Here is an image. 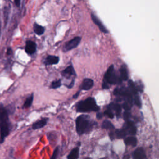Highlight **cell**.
Listing matches in <instances>:
<instances>
[{
  "mask_svg": "<svg viewBox=\"0 0 159 159\" xmlns=\"http://www.w3.org/2000/svg\"><path fill=\"white\" fill-rule=\"evenodd\" d=\"M116 135L117 138H119V139H121V138H123L124 137L126 136V135L127 134L125 129L124 128L122 129H117L116 130Z\"/></svg>",
  "mask_w": 159,
  "mask_h": 159,
  "instance_id": "21",
  "label": "cell"
},
{
  "mask_svg": "<svg viewBox=\"0 0 159 159\" xmlns=\"http://www.w3.org/2000/svg\"><path fill=\"white\" fill-rule=\"evenodd\" d=\"M122 106L125 111H129V109H130V108L132 107V103L129 102L128 101H126L123 103Z\"/></svg>",
  "mask_w": 159,
  "mask_h": 159,
  "instance_id": "25",
  "label": "cell"
},
{
  "mask_svg": "<svg viewBox=\"0 0 159 159\" xmlns=\"http://www.w3.org/2000/svg\"><path fill=\"white\" fill-rule=\"evenodd\" d=\"M129 158H130L129 155H124L123 159H129Z\"/></svg>",
  "mask_w": 159,
  "mask_h": 159,
  "instance_id": "34",
  "label": "cell"
},
{
  "mask_svg": "<svg viewBox=\"0 0 159 159\" xmlns=\"http://www.w3.org/2000/svg\"><path fill=\"white\" fill-rule=\"evenodd\" d=\"M79 157V148H74L68 155V159H78Z\"/></svg>",
  "mask_w": 159,
  "mask_h": 159,
  "instance_id": "18",
  "label": "cell"
},
{
  "mask_svg": "<svg viewBox=\"0 0 159 159\" xmlns=\"http://www.w3.org/2000/svg\"><path fill=\"white\" fill-rule=\"evenodd\" d=\"M61 85V80H58L57 81H54L51 84V88L55 89V88H59L60 86Z\"/></svg>",
  "mask_w": 159,
  "mask_h": 159,
  "instance_id": "23",
  "label": "cell"
},
{
  "mask_svg": "<svg viewBox=\"0 0 159 159\" xmlns=\"http://www.w3.org/2000/svg\"><path fill=\"white\" fill-rule=\"evenodd\" d=\"M25 50V52L29 55H32L36 51V43L31 40L27 41Z\"/></svg>",
  "mask_w": 159,
  "mask_h": 159,
  "instance_id": "9",
  "label": "cell"
},
{
  "mask_svg": "<svg viewBox=\"0 0 159 159\" xmlns=\"http://www.w3.org/2000/svg\"><path fill=\"white\" fill-rule=\"evenodd\" d=\"M101 159H104V158H101Z\"/></svg>",
  "mask_w": 159,
  "mask_h": 159,
  "instance_id": "37",
  "label": "cell"
},
{
  "mask_svg": "<svg viewBox=\"0 0 159 159\" xmlns=\"http://www.w3.org/2000/svg\"><path fill=\"white\" fill-rule=\"evenodd\" d=\"M134 159H145V153L143 148L139 147L137 148L132 154Z\"/></svg>",
  "mask_w": 159,
  "mask_h": 159,
  "instance_id": "11",
  "label": "cell"
},
{
  "mask_svg": "<svg viewBox=\"0 0 159 159\" xmlns=\"http://www.w3.org/2000/svg\"><path fill=\"white\" fill-rule=\"evenodd\" d=\"M12 51L11 48H8L7 50V55H11L12 53Z\"/></svg>",
  "mask_w": 159,
  "mask_h": 159,
  "instance_id": "32",
  "label": "cell"
},
{
  "mask_svg": "<svg viewBox=\"0 0 159 159\" xmlns=\"http://www.w3.org/2000/svg\"><path fill=\"white\" fill-rule=\"evenodd\" d=\"M73 85H74V80H73L71 81V83L68 86V88H72V87L73 86Z\"/></svg>",
  "mask_w": 159,
  "mask_h": 159,
  "instance_id": "31",
  "label": "cell"
},
{
  "mask_svg": "<svg viewBox=\"0 0 159 159\" xmlns=\"http://www.w3.org/2000/svg\"><path fill=\"white\" fill-rule=\"evenodd\" d=\"M122 80L120 78H117L115 74V70L114 65H111L107 71L106 72L104 76V81L102 84V87L104 89H108L109 84H112L116 82L120 83Z\"/></svg>",
  "mask_w": 159,
  "mask_h": 159,
  "instance_id": "3",
  "label": "cell"
},
{
  "mask_svg": "<svg viewBox=\"0 0 159 159\" xmlns=\"http://www.w3.org/2000/svg\"><path fill=\"white\" fill-rule=\"evenodd\" d=\"M124 119L125 120H128L130 118V112L129 111H125L124 112Z\"/></svg>",
  "mask_w": 159,
  "mask_h": 159,
  "instance_id": "28",
  "label": "cell"
},
{
  "mask_svg": "<svg viewBox=\"0 0 159 159\" xmlns=\"http://www.w3.org/2000/svg\"><path fill=\"white\" fill-rule=\"evenodd\" d=\"M10 125L8 112L2 104H0V143H2L9 135Z\"/></svg>",
  "mask_w": 159,
  "mask_h": 159,
  "instance_id": "1",
  "label": "cell"
},
{
  "mask_svg": "<svg viewBox=\"0 0 159 159\" xmlns=\"http://www.w3.org/2000/svg\"><path fill=\"white\" fill-rule=\"evenodd\" d=\"M79 94H80V91H78L75 95H74V96H73V98H76L78 97V96L79 95Z\"/></svg>",
  "mask_w": 159,
  "mask_h": 159,
  "instance_id": "35",
  "label": "cell"
},
{
  "mask_svg": "<svg viewBox=\"0 0 159 159\" xmlns=\"http://www.w3.org/2000/svg\"><path fill=\"white\" fill-rule=\"evenodd\" d=\"M63 76L65 77L66 78H69L70 76L75 75V71L73 68V67L70 65L68 66L67 68H66L61 73Z\"/></svg>",
  "mask_w": 159,
  "mask_h": 159,
  "instance_id": "13",
  "label": "cell"
},
{
  "mask_svg": "<svg viewBox=\"0 0 159 159\" xmlns=\"http://www.w3.org/2000/svg\"><path fill=\"white\" fill-rule=\"evenodd\" d=\"M109 138L111 140H112L114 139V132L111 130L109 133Z\"/></svg>",
  "mask_w": 159,
  "mask_h": 159,
  "instance_id": "29",
  "label": "cell"
},
{
  "mask_svg": "<svg viewBox=\"0 0 159 159\" xmlns=\"http://www.w3.org/2000/svg\"><path fill=\"white\" fill-rule=\"evenodd\" d=\"M114 94L116 96H122L126 97L128 101H133L132 94L129 88H127L125 87H122L120 88H116L114 91Z\"/></svg>",
  "mask_w": 159,
  "mask_h": 159,
  "instance_id": "5",
  "label": "cell"
},
{
  "mask_svg": "<svg viewBox=\"0 0 159 159\" xmlns=\"http://www.w3.org/2000/svg\"><path fill=\"white\" fill-rule=\"evenodd\" d=\"M124 143L127 145H131L132 147H135L137 145V140L135 137L131 136V137H126L124 140Z\"/></svg>",
  "mask_w": 159,
  "mask_h": 159,
  "instance_id": "17",
  "label": "cell"
},
{
  "mask_svg": "<svg viewBox=\"0 0 159 159\" xmlns=\"http://www.w3.org/2000/svg\"><path fill=\"white\" fill-rule=\"evenodd\" d=\"M127 134H130V135H134L136 134V127L135 126L133 122L132 121H130V120H127L126 121V124L125 125V127H124Z\"/></svg>",
  "mask_w": 159,
  "mask_h": 159,
  "instance_id": "8",
  "label": "cell"
},
{
  "mask_svg": "<svg viewBox=\"0 0 159 159\" xmlns=\"http://www.w3.org/2000/svg\"><path fill=\"white\" fill-rule=\"evenodd\" d=\"M58 153H59V148H58V147H57V148L54 150V152H53V155H52V156L51 157L50 159H57V156H58Z\"/></svg>",
  "mask_w": 159,
  "mask_h": 159,
  "instance_id": "27",
  "label": "cell"
},
{
  "mask_svg": "<svg viewBox=\"0 0 159 159\" xmlns=\"http://www.w3.org/2000/svg\"><path fill=\"white\" fill-rule=\"evenodd\" d=\"M91 19H92V20L93 21V22L98 27V28L99 29V30L101 32H102L104 33H106V34L109 33V31L107 29V28L104 25V24L102 23V22L100 20V19H98L95 14L91 13Z\"/></svg>",
  "mask_w": 159,
  "mask_h": 159,
  "instance_id": "7",
  "label": "cell"
},
{
  "mask_svg": "<svg viewBox=\"0 0 159 159\" xmlns=\"http://www.w3.org/2000/svg\"><path fill=\"white\" fill-rule=\"evenodd\" d=\"M135 104L139 107H141V101H140V99L139 98V96H138V94H135L134 95V98L133 99Z\"/></svg>",
  "mask_w": 159,
  "mask_h": 159,
  "instance_id": "24",
  "label": "cell"
},
{
  "mask_svg": "<svg viewBox=\"0 0 159 159\" xmlns=\"http://www.w3.org/2000/svg\"><path fill=\"white\" fill-rule=\"evenodd\" d=\"M96 117L98 119H101L102 117V114L100 112H98L97 114H96Z\"/></svg>",
  "mask_w": 159,
  "mask_h": 159,
  "instance_id": "30",
  "label": "cell"
},
{
  "mask_svg": "<svg viewBox=\"0 0 159 159\" xmlns=\"http://www.w3.org/2000/svg\"><path fill=\"white\" fill-rule=\"evenodd\" d=\"M85 159H91V158H86Z\"/></svg>",
  "mask_w": 159,
  "mask_h": 159,
  "instance_id": "36",
  "label": "cell"
},
{
  "mask_svg": "<svg viewBox=\"0 0 159 159\" xmlns=\"http://www.w3.org/2000/svg\"><path fill=\"white\" fill-rule=\"evenodd\" d=\"M102 127L104 128V129H108V130H112L114 129V125L111 122H109V120H104L103 122H102Z\"/></svg>",
  "mask_w": 159,
  "mask_h": 159,
  "instance_id": "22",
  "label": "cell"
},
{
  "mask_svg": "<svg viewBox=\"0 0 159 159\" xmlns=\"http://www.w3.org/2000/svg\"><path fill=\"white\" fill-rule=\"evenodd\" d=\"M81 39L80 37H74L73 39H72L71 40L66 42L65 44V45L63 46V52H66L72 50L73 48H76L80 43Z\"/></svg>",
  "mask_w": 159,
  "mask_h": 159,
  "instance_id": "6",
  "label": "cell"
},
{
  "mask_svg": "<svg viewBox=\"0 0 159 159\" xmlns=\"http://www.w3.org/2000/svg\"><path fill=\"white\" fill-rule=\"evenodd\" d=\"M47 120H48L47 118H43L40 120H37V122H35L32 124V129L35 130L40 128H42L47 124Z\"/></svg>",
  "mask_w": 159,
  "mask_h": 159,
  "instance_id": "14",
  "label": "cell"
},
{
  "mask_svg": "<svg viewBox=\"0 0 159 159\" xmlns=\"http://www.w3.org/2000/svg\"><path fill=\"white\" fill-rule=\"evenodd\" d=\"M94 85V81L90 78H85L80 86V88L83 90H89Z\"/></svg>",
  "mask_w": 159,
  "mask_h": 159,
  "instance_id": "12",
  "label": "cell"
},
{
  "mask_svg": "<svg viewBox=\"0 0 159 159\" xmlns=\"http://www.w3.org/2000/svg\"><path fill=\"white\" fill-rule=\"evenodd\" d=\"M34 32L39 35H42L43 33H44V31H45V29L43 28V27L39 25L37 23H34Z\"/></svg>",
  "mask_w": 159,
  "mask_h": 159,
  "instance_id": "19",
  "label": "cell"
},
{
  "mask_svg": "<svg viewBox=\"0 0 159 159\" xmlns=\"http://www.w3.org/2000/svg\"><path fill=\"white\" fill-rule=\"evenodd\" d=\"M59 61V58L57 56L48 55L43 60V63L45 65H51L58 63Z\"/></svg>",
  "mask_w": 159,
  "mask_h": 159,
  "instance_id": "10",
  "label": "cell"
},
{
  "mask_svg": "<svg viewBox=\"0 0 159 159\" xmlns=\"http://www.w3.org/2000/svg\"><path fill=\"white\" fill-rule=\"evenodd\" d=\"M90 127V119L89 116L81 115L76 120V131L79 135H82L88 131Z\"/></svg>",
  "mask_w": 159,
  "mask_h": 159,
  "instance_id": "4",
  "label": "cell"
},
{
  "mask_svg": "<svg viewBox=\"0 0 159 159\" xmlns=\"http://www.w3.org/2000/svg\"><path fill=\"white\" fill-rule=\"evenodd\" d=\"M120 78L121 80H127L128 79V72L125 65H122L120 68Z\"/></svg>",
  "mask_w": 159,
  "mask_h": 159,
  "instance_id": "15",
  "label": "cell"
},
{
  "mask_svg": "<svg viewBox=\"0 0 159 159\" xmlns=\"http://www.w3.org/2000/svg\"><path fill=\"white\" fill-rule=\"evenodd\" d=\"M108 109H113L116 112V114L117 117H119L121 112V107L119 104H115V103H111L109 105Z\"/></svg>",
  "mask_w": 159,
  "mask_h": 159,
  "instance_id": "16",
  "label": "cell"
},
{
  "mask_svg": "<svg viewBox=\"0 0 159 159\" xmlns=\"http://www.w3.org/2000/svg\"><path fill=\"white\" fill-rule=\"evenodd\" d=\"M33 99H34V96L33 94H32L30 96H29L25 101L24 104H23V108H28L29 107L33 102Z\"/></svg>",
  "mask_w": 159,
  "mask_h": 159,
  "instance_id": "20",
  "label": "cell"
},
{
  "mask_svg": "<svg viewBox=\"0 0 159 159\" xmlns=\"http://www.w3.org/2000/svg\"><path fill=\"white\" fill-rule=\"evenodd\" d=\"M104 114L105 115H106L108 117L111 118V119H112V118L114 117V114L111 112V110L109 109L106 110V111H104Z\"/></svg>",
  "mask_w": 159,
  "mask_h": 159,
  "instance_id": "26",
  "label": "cell"
},
{
  "mask_svg": "<svg viewBox=\"0 0 159 159\" xmlns=\"http://www.w3.org/2000/svg\"><path fill=\"white\" fill-rule=\"evenodd\" d=\"M99 109V107L96 104L95 99L91 97L80 101L76 105V111L80 112L98 111Z\"/></svg>",
  "mask_w": 159,
  "mask_h": 159,
  "instance_id": "2",
  "label": "cell"
},
{
  "mask_svg": "<svg viewBox=\"0 0 159 159\" xmlns=\"http://www.w3.org/2000/svg\"><path fill=\"white\" fill-rule=\"evenodd\" d=\"M14 2H15V4L17 6H19V4H20V0H14Z\"/></svg>",
  "mask_w": 159,
  "mask_h": 159,
  "instance_id": "33",
  "label": "cell"
}]
</instances>
